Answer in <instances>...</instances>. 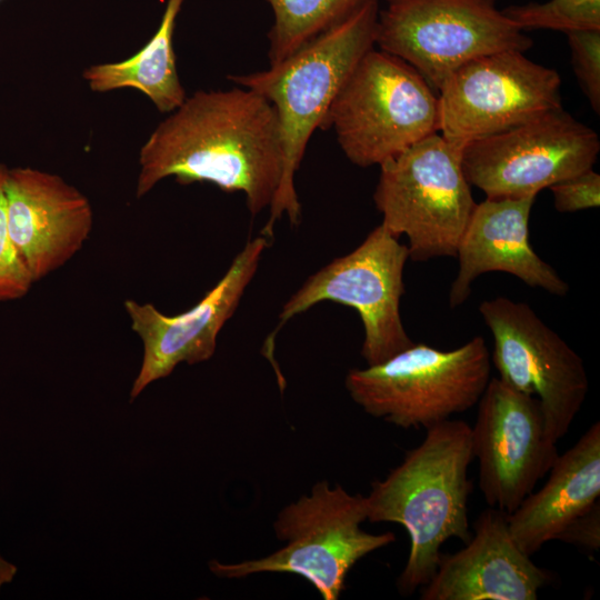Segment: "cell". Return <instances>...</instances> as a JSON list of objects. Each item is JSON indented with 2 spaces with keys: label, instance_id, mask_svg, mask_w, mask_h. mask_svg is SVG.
Segmentation results:
<instances>
[{
  "label": "cell",
  "instance_id": "6da1fadb",
  "mask_svg": "<svg viewBox=\"0 0 600 600\" xmlns=\"http://www.w3.org/2000/svg\"><path fill=\"white\" fill-rule=\"evenodd\" d=\"M139 164L137 198L174 177L180 184L208 182L242 192L257 216L270 207L282 177L277 111L248 88L197 91L150 133Z\"/></svg>",
  "mask_w": 600,
  "mask_h": 600
},
{
  "label": "cell",
  "instance_id": "7a4b0ae2",
  "mask_svg": "<svg viewBox=\"0 0 600 600\" xmlns=\"http://www.w3.org/2000/svg\"><path fill=\"white\" fill-rule=\"evenodd\" d=\"M423 441L383 480L371 483L366 497L371 522L402 526L410 538L407 563L398 578L402 594H411L432 578L441 547L450 538L467 543L471 533L468 499L472 482L471 427L444 420L428 429Z\"/></svg>",
  "mask_w": 600,
  "mask_h": 600
},
{
  "label": "cell",
  "instance_id": "3957f363",
  "mask_svg": "<svg viewBox=\"0 0 600 600\" xmlns=\"http://www.w3.org/2000/svg\"><path fill=\"white\" fill-rule=\"evenodd\" d=\"M379 2L366 1L349 17L266 70L228 77L267 99L279 119L282 177L260 234L272 239L273 227L282 216L293 226L300 222L294 174L312 133L321 128L338 92L361 58L374 48Z\"/></svg>",
  "mask_w": 600,
  "mask_h": 600
},
{
  "label": "cell",
  "instance_id": "277c9868",
  "mask_svg": "<svg viewBox=\"0 0 600 600\" xmlns=\"http://www.w3.org/2000/svg\"><path fill=\"white\" fill-rule=\"evenodd\" d=\"M367 517L366 497L320 481L310 496H302L279 512L273 529L286 542L281 549L239 563L211 560L210 571L226 579L260 572L293 573L308 580L322 599L337 600L351 568L396 540L390 531L373 534L362 530L360 524Z\"/></svg>",
  "mask_w": 600,
  "mask_h": 600
},
{
  "label": "cell",
  "instance_id": "5b68a950",
  "mask_svg": "<svg viewBox=\"0 0 600 600\" xmlns=\"http://www.w3.org/2000/svg\"><path fill=\"white\" fill-rule=\"evenodd\" d=\"M356 166H380L439 131L438 93L402 59L372 48L358 62L321 124Z\"/></svg>",
  "mask_w": 600,
  "mask_h": 600
},
{
  "label": "cell",
  "instance_id": "8992f818",
  "mask_svg": "<svg viewBox=\"0 0 600 600\" xmlns=\"http://www.w3.org/2000/svg\"><path fill=\"white\" fill-rule=\"evenodd\" d=\"M490 379L489 351L477 336L449 351L413 343L381 363L350 370L344 386L368 414L428 429L476 406Z\"/></svg>",
  "mask_w": 600,
  "mask_h": 600
},
{
  "label": "cell",
  "instance_id": "52a82bcc",
  "mask_svg": "<svg viewBox=\"0 0 600 600\" xmlns=\"http://www.w3.org/2000/svg\"><path fill=\"white\" fill-rule=\"evenodd\" d=\"M462 148L433 133L380 164L373 201L387 230L408 239L409 259L456 257L477 206Z\"/></svg>",
  "mask_w": 600,
  "mask_h": 600
},
{
  "label": "cell",
  "instance_id": "ba28073f",
  "mask_svg": "<svg viewBox=\"0 0 600 600\" xmlns=\"http://www.w3.org/2000/svg\"><path fill=\"white\" fill-rule=\"evenodd\" d=\"M533 44L497 0H384L374 47L413 67L434 89L478 57Z\"/></svg>",
  "mask_w": 600,
  "mask_h": 600
},
{
  "label": "cell",
  "instance_id": "9c48e42d",
  "mask_svg": "<svg viewBox=\"0 0 600 600\" xmlns=\"http://www.w3.org/2000/svg\"><path fill=\"white\" fill-rule=\"evenodd\" d=\"M408 259L407 244L380 223L353 251L333 259L303 282L283 304L277 329L319 302L344 304L361 319V356L367 364L386 361L413 344L400 314Z\"/></svg>",
  "mask_w": 600,
  "mask_h": 600
},
{
  "label": "cell",
  "instance_id": "30bf717a",
  "mask_svg": "<svg viewBox=\"0 0 600 600\" xmlns=\"http://www.w3.org/2000/svg\"><path fill=\"white\" fill-rule=\"evenodd\" d=\"M561 78L518 50L484 54L452 71L438 90L439 131L464 144L562 108Z\"/></svg>",
  "mask_w": 600,
  "mask_h": 600
},
{
  "label": "cell",
  "instance_id": "8fae6325",
  "mask_svg": "<svg viewBox=\"0 0 600 600\" xmlns=\"http://www.w3.org/2000/svg\"><path fill=\"white\" fill-rule=\"evenodd\" d=\"M479 313L493 337L499 379L539 400L546 434L557 443L589 390L582 359L526 302L497 297L482 301Z\"/></svg>",
  "mask_w": 600,
  "mask_h": 600
},
{
  "label": "cell",
  "instance_id": "7c38bea8",
  "mask_svg": "<svg viewBox=\"0 0 600 600\" xmlns=\"http://www.w3.org/2000/svg\"><path fill=\"white\" fill-rule=\"evenodd\" d=\"M599 151L598 133L561 108L468 142L461 166L487 198H522L592 168Z\"/></svg>",
  "mask_w": 600,
  "mask_h": 600
},
{
  "label": "cell",
  "instance_id": "4fadbf2b",
  "mask_svg": "<svg viewBox=\"0 0 600 600\" xmlns=\"http://www.w3.org/2000/svg\"><path fill=\"white\" fill-rule=\"evenodd\" d=\"M471 427L473 458L486 502L507 514L530 494L559 457L546 434L539 400L491 378Z\"/></svg>",
  "mask_w": 600,
  "mask_h": 600
},
{
  "label": "cell",
  "instance_id": "5bb4252c",
  "mask_svg": "<svg viewBox=\"0 0 600 600\" xmlns=\"http://www.w3.org/2000/svg\"><path fill=\"white\" fill-rule=\"evenodd\" d=\"M271 241L262 234L249 240L223 277L182 313L167 316L151 303L124 301L131 329L143 344L141 367L130 391L131 401L150 383L171 374L178 364H196L213 356L221 329L237 310Z\"/></svg>",
  "mask_w": 600,
  "mask_h": 600
},
{
  "label": "cell",
  "instance_id": "9a60e30c",
  "mask_svg": "<svg viewBox=\"0 0 600 600\" xmlns=\"http://www.w3.org/2000/svg\"><path fill=\"white\" fill-rule=\"evenodd\" d=\"M4 189L11 238L37 282L82 248L93 226L92 207L60 176L30 167L8 168Z\"/></svg>",
  "mask_w": 600,
  "mask_h": 600
},
{
  "label": "cell",
  "instance_id": "2e32d148",
  "mask_svg": "<svg viewBox=\"0 0 600 600\" xmlns=\"http://www.w3.org/2000/svg\"><path fill=\"white\" fill-rule=\"evenodd\" d=\"M464 548L441 554L422 600H536L550 580L513 541L507 513L489 507Z\"/></svg>",
  "mask_w": 600,
  "mask_h": 600
},
{
  "label": "cell",
  "instance_id": "e0dca14e",
  "mask_svg": "<svg viewBox=\"0 0 600 600\" xmlns=\"http://www.w3.org/2000/svg\"><path fill=\"white\" fill-rule=\"evenodd\" d=\"M537 196L487 198L477 203L460 239L459 269L449 292L450 308L466 302L473 281L487 272H504L554 296L568 283L532 249L529 218Z\"/></svg>",
  "mask_w": 600,
  "mask_h": 600
},
{
  "label": "cell",
  "instance_id": "ac0fdd59",
  "mask_svg": "<svg viewBox=\"0 0 600 600\" xmlns=\"http://www.w3.org/2000/svg\"><path fill=\"white\" fill-rule=\"evenodd\" d=\"M544 486L507 514L510 534L528 556L589 510L600 496V423H593L558 459Z\"/></svg>",
  "mask_w": 600,
  "mask_h": 600
},
{
  "label": "cell",
  "instance_id": "d6986e66",
  "mask_svg": "<svg viewBox=\"0 0 600 600\" xmlns=\"http://www.w3.org/2000/svg\"><path fill=\"white\" fill-rule=\"evenodd\" d=\"M184 0H168L158 30L136 54L118 61L93 64L83 72L89 88L108 92L122 88L137 89L147 96L160 112H172L186 99L179 80L173 33Z\"/></svg>",
  "mask_w": 600,
  "mask_h": 600
},
{
  "label": "cell",
  "instance_id": "ffe728a7",
  "mask_svg": "<svg viewBox=\"0 0 600 600\" xmlns=\"http://www.w3.org/2000/svg\"><path fill=\"white\" fill-rule=\"evenodd\" d=\"M368 0H267L273 12L268 33L270 64L278 63Z\"/></svg>",
  "mask_w": 600,
  "mask_h": 600
},
{
  "label": "cell",
  "instance_id": "44dd1931",
  "mask_svg": "<svg viewBox=\"0 0 600 600\" xmlns=\"http://www.w3.org/2000/svg\"><path fill=\"white\" fill-rule=\"evenodd\" d=\"M502 12L520 29L561 32L600 30V0H549L504 8Z\"/></svg>",
  "mask_w": 600,
  "mask_h": 600
},
{
  "label": "cell",
  "instance_id": "7402d4cb",
  "mask_svg": "<svg viewBox=\"0 0 600 600\" xmlns=\"http://www.w3.org/2000/svg\"><path fill=\"white\" fill-rule=\"evenodd\" d=\"M7 171L8 167L0 163V302L24 297L34 283L9 230L4 189Z\"/></svg>",
  "mask_w": 600,
  "mask_h": 600
},
{
  "label": "cell",
  "instance_id": "603a6c76",
  "mask_svg": "<svg viewBox=\"0 0 600 600\" xmlns=\"http://www.w3.org/2000/svg\"><path fill=\"white\" fill-rule=\"evenodd\" d=\"M571 62L594 112L600 111V30L567 32Z\"/></svg>",
  "mask_w": 600,
  "mask_h": 600
},
{
  "label": "cell",
  "instance_id": "cb8c5ba5",
  "mask_svg": "<svg viewBox=\"0 0 600 600\" xmlns=\"http://www.w3.org/2000/svg\"><path fill=\"white\" fill-rule=\"evenodd\" d=\"M559 212H577L600 204V174L592 168L549 187Z\"/></svg>",
  "mask_w": 600,
  "mask_h": 600
},
{
  "label": "cell",
  "instance_id": "d4e9b609",
  "mask_svg": "<svg viewBox=\"0 0 600 600\" xmlns=\"http://www.w3.org/2000/svg\"><path fill=\"white\" fill-rule=\"evenodd\" d=\"M566 543L574 544L590 551L600 546V504L597 501L589 510L576 518L557 537Z\"/></svg>",
  "mask_w": 600,
  "mask_h": 600
},
{
  "label": "cell",
  "instance_id": "484cf974",
  "mask_svg": "<svg viewBox=\"0 0 600 600\" xmlns=\"http://www.w3.org/2000/svg\"><path fill=\"white\" fill-rule=\"evenodd\" d=\"M17 571L18 569L14 564L0 556V589L13 580Z\"/></svg>",
  "mask_w": 600,
  "mask_h": 600
},
{
  "label": "cell",
  "instance_id": "4316f807",
  "mask_svg": "<svg viewBox=\"0 0 600 600\" xmlns=\"http://www.w3.org/2000/svg\"><path fill=\"white\" fill-rule=\"evenodd\" d=\"M1 1V0H0Z\"/></svg>",
  "mask_w": 600,
  "mask_h": 600
}]
</instances>
